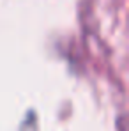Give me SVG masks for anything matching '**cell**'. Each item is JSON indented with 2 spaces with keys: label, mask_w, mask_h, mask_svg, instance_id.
<instances>
[]
</instances>
